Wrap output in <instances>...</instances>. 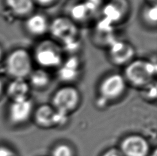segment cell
Listing matches in <instances>:
<instances>
[{"label": "cell", "instance_id": "4", "mask_svg": "<svg viewBox=\"0 0 157 156\" xmlns=\"http://www.w3.org/2000/svg\"><path fill=\"white\" fill-rule=\"evenodd\" d=\"M33 58L41 68H59L63 61V49L55 41H42L35 47Z\"/></svg>", "mask_w": 157, "mask_h": 156}, {"label": "cell", "instance_id": "20", "mask_svg": "<svg viewBox=\"0 0 157 156\" xmlns=\"http://www.w3.org/2000/svg\"><path fill=\"white\" fill-rule=\"evenodd\" d=\"M0 156H18L13 148L5 144H0Z\"/></svg>", "mask_w": 157, "mask_h": 156}, {"label": "cell", "instance_id": "18", "mask_svg": "<svg viewBox=\"0 0 157 156\" xmlns=\"http://www.w3.org/2000/svg\"><path fill=\"white\" fill-rule=\"evenodd\" d=\"M141 17L145 24L151 27H155L157 22V6L156 4L145 6L142 10Z\"/></svg>", "mask_w": 157, "mask_h": 156}, {"label": "cell", "instance_id": "6", "mask_svg": "<svg viewBox=\"0 0 157 156\" xmlns=\"http://www.w3.org/2000/svg\"><path fill=\"white\" fill-rule=\"evenodd\" d=\"M127 84L121 74L112 73L105 76L99 85L101 103L106 104L117 101L125 92Z\"/></svg>", "mask_w": 157, "mask_h": 156}, {"label": "cell", "instance_id": "24", "mask_svg": "<svg viewBox=\"0 0 157 156\" xmlns=\"http://www.w3.org/2000/svg\"><path fill=\"white\" fill-rule=\"evenodd\" d=\"M3 57H4V49H3V47L0 44V62L3 59Z\"/></svg>", "mask_w": 157, "mask_h": 156}, {"label": "cell", "instance_id": "2", "mask_svg": "<svg viewBox=\"0 0 157 156\" xmlns=\"http://www.w3.org/2000/svg\"><path fill=\"white\" fill-rule=\"evenodd\" d=\"M5 71L13 79H26L33 70V57L27 50H13L5 58Z\"/></svg>", "mask_w": 157, "mask_h": 156}, {"label": "cell", "instance_id": "5", "mask_svg": "<svg viewBox=\"0 0 157 156\" xmlns=\"http://www.w3.org/2000/svg\"><path fill=\"white\" fill-rule=\"evenodd\" d=\"M81 102V94L71 85L62 86L52 96L51 105L58 113L69 116L78 108Z\"/></svg>", "mask_w": 157, "mask_h": 156}, {"label": "cell", "instance_id": "26", "mask_svg": "<svg viewBox=\"0 0 157 156\" xmlns=\"http://www.w3.org/2000/svg\"><path fill=\"white\" fill-rule=\"evenodd\" d=\"M148 4H156V1L157 0H147Z\"/></svg>", "mask_w": 157, "mask_h": 156}, {"label": "cell", "instance_id": "11", "mask_svg": "<svg viewBox=\"0 0 157 156\" xmlns=\"http://www.w3.org/2000/svg\"><path fill=\"white\" fill-rule=\"evenodd\" d=\"M130 6L128 0H110L103 8V19L111 24L122 20Z\"/></svg>", "mask_w": 157, "mask_h": 156}, {"label": "cell", "instance_id": "9", "mask_svg": "<svg viewBox=\"0 0 157 156\" xmlns=\"http://www.w3.org/2000/svg\"><path fill=\"white\" fill-rule=\"evenodd\" d=\"M33 103L29 97L11 101L7 110L8 121L14 126L24 124L33 116Z\"/></svg>", "mask_w": 157, "mask_h": 156}, {"label": "cell", "instance_id": "8", "mask_svg": "<svg viewBox=\"0 0 157 156\" xmlns=\"http://www.w3.org/2000/svg\"><path fill=\"white\" fill-rule=\"evenodd\" d=\"M33 118L35 124L41 129L63 126L68 121V116L58 113L50 104H43L33 111Z\"/></svg>", "mask_w": 157, "mask_h": 156}, {"label": "cell", "instance_id": "15", "mask_svg": "<svg viewBox=\"0 0 157 156\" xmlns=\"http://www.w3.org/2000/svg\"><path fill=\"white\" fill-rule=\"evenodd\" d=\"M8 9L17 17H29L33 13L35 4L33 0H5Z\"/></svg>", "mask_w": 157, "mask_h": 156}, {"label": "cell", "instance_id": "23", "mask_svg": "<svg viewBox=\"0 0 157 156\" xmlns=\"http://www.w3.org/2000/svg\"><path fill=\"white\" fill-rule=\"evenodd\" d=\"M4 91V82H3V80L0 76V98H1L2 95L3 94V92Z\"/></svg>", "mask_w": 157, "mask_h": 156}, {"label": "cell", "instance_id": "14", "mask_svg": "<svg viewBox=\"0 0 157 156\" xmlns=\"http://www.w3.org/2000/svg\"><path fill=\"white\" fill-rule=\"evenodd\" d=\"M59 68V77L63 81H72L79 75L80 63L77 57L68 58L66 61H63Z\"/></svg>", "mask_w": 157, "mask_h": 156}, {"label": "cell", "instance_id": "13", "mask_svg": "<svg viewBox=\"0 0 157 156\" xmlns=\"http://www.w3.org/2000/svg\"><path fill=\"white\" fill-rule=\"evenodd\" d=\"M30 85L26 79H13L8 85L6 94L10 101L29 98Z\"/></svg>", "mask_w": 157, "mask_h": 156}, {"label": "cell", "instance_id": "25", "mask_svg": "<svg viewBox=\"0 0 157 156\" xmlns=\"http://www.w3.org/2000/svg\"><path fill=\"white\" fill-rule=\"evenodd\" d=\"M149 156H157V151H156V149H152V152L150 153V154Z\"/></svg>", "mask_w": 157, "mask_h": 156}, {"label": "cell", "instance_id": "21", "mask_svg": "<svg viewBox=\"0 0 157 156\" xmlns=\"http://www.w3.org/2000/svg\"><path fill=\"white\" fill-rule=\"evenodd\" d=\"M100 156H123L118 147H110L103 151Z\"/></svg>", "mask_w": 157, "mask_h": 156}, {"label": "cell", "instance_id": "7", "mask_svg": "<svg viewBox=\"0 0 157 156\" xmlns=\"http://www.w3.org/2000/svg\"><path fill=\"white\" fill-rule=\"evenodd\" d=\"M118 149L123 156H149L152 150L147 139L139 133H131L123 137Z\"/></svg>", "mask_w": 157, "mask_h": 156}, {"label": "cell", "instance_id": "22", "mask_svg": "<svg viewBox=\"0 0 157 156\" xmlns=\"http://www.w3.org/2000/svg\"><path fill=\"white\" fill-rule=\"evenodd\" d=\"M35 4L42 6H48L56 2V0H33Z\"/></svg>", "mask_w": 157, "mask_h": 156}, {"label": "cell", "instance_id": "16", "mask_svg": "<svg viewBox=\"0 0 157 156\" xmlns=\"http://www.w3.org/2000/svg\"><path fill=\"white\" fill-rule=\"evenodd\" d=\"M28 78L29 79V83L30 87H33L38 90L46 88L51 81L50 74L46 69L43 68L33 69Z\"/></svg>", "mask_w": 157, "mask_h": 156}, {"label": "cell", "instance_id": "10", "mask_svg": "<svg viewBox=\"0 0 157 156\" xmlns=\"http://www.w3.org/2000/svg\"><path fill=\"white\" fill-rule=\"evenodd\" d=\"M135 50L130 43L114 40L108 45V56L114 65H127L134 60Z\"/></svg>", "mask_w": 157, "mask_h": 156}, {"label": "cell", "instance_id": "19", "mask_svg": "<svg viewBox=\"0 0 157 156\" xmlns=\"http://www.w3.org/2000/svg\"><path fill=\"white\" fill-rule=\"evenodd\" d=\"M143 97L147 101H155L156 98V84L155 80L141 88Z\"/></svg>", "mask_w": 157, "mask_h": 156}, {"label": "cell", "instance_id": "17", "mask_svg": "<svg viewBox=\"0 0 157 156\" xmlns=\"http://www.w3.org/2000/svg\"><path fill=\"white\" fill-rule=\"evenodd\" d=\"M50 156H76V151L71 144L59 142L52 147Z\"/></svg>", "mask_w": 157, "mask_h": 156}, {"label": "cell", "instance_id": "1", "mask_svg": "<svg viewBox=\"0 0 157 156\" xmlns=\"http://www.w3.org/2000/svg\"><path fill=\"white\" fill-rule=\"evenodd\" d=\"M156 64L152 60L134 59L125 65L123 76L127 83L140 89L155 80Z\"/></svg>", "mask_w": 157, "mask_h": 156}, {"label": "cell", "instance_id": "12", "mask_svg": "<svg viewBox=\"0 0 157 156\" xmlns=\"http://www.w3.org/2000/svg\"><path fill=\"white\" fill-rule=\"evenodd\" d=\"M25 29L33 37H41L49 31L50 23L41 13H32L25 21Z\"/></svg>", "mask_w": 157, "mask_h": 156}, {"label": "cell", "instance_id": "3", "mask_svg": "<svg viewBox=\"0 0 157 156\" xmlns=\"http://www.w3.org/2000/svg\"><path fill=\"white\" fill-rule=\"evenodd\" d=\"M56 42H59L66 48L76 47L78 28L75 21L68 17H58L50 23L49 31Z\"/></svg>", "mask_w": 157, "mask_h": 156}]
</instances>
